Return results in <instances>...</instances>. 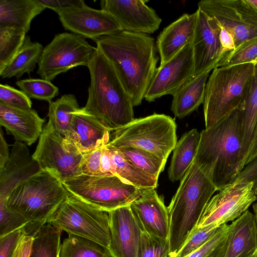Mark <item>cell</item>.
Here are the masks:
<instances>
[{
  "label": "cell",
  "mask_w": 257,
  "mask_h": 257,
  "mask_svg": "<svg viewBox=\"0 0 257 257\" xmlns=\"http://www.w3.org/2000/svg\"><path fill=\"white\" fill-rule=\"evenodd\" d=\"M62 184L70 194L107 212L130 205L147 190L128 184L116 176L82 174Z\"/></svg>",
  "instance_id": "9c48e42d"
},
{
  "label": "cell",
  "mask_w": 257,
  "mask_h": 257,
  "mask_svg": "<svg viewBox=\"0 0 257 257\" xmlns=\"http://www.w3.org/2000/svg\"><path fill=\"white\" fill-rule=\"evenodd\" d=\"M115 149L130 163L158 179L167 161L152 153L137 147H122Z\"/></svg>",
  "instance_id": "836d02e7"
},
{
  "label": "cell",
  "mask_w": 257,
  "mask_h": 257,
  "mask_svg": "<svg viewBox=\"0 0 257 257\" xmlns=\"http://www.w3.org/2000/svg\"><path fill=\"white\" fill-rule=\"evenodd\" d=\"M96 51V47L79 35L58 34L44 48L37 73L42 79L51 81L75 67L87 66Z\"/></svg>",
  "instance_id": "30bf717a"
},
{
  "label": "cell",
  "mask_w": 257,
  "mask_h": 257,
  "mask_svg": "<svg viewBox=\"0 0 257 257\" xmlns=\"http://www.w3.org/2000/svg\"><path fill=\"white\" fill-rule=\"evenodd\" d=\"M59 257H111L108 249L87 238L68 234L61 244Z\"/></svg>",
  "instance_id": "d6a6232c"
},
{
  "label": "cell",
  "mask_w": 257,
  "mask_h": 257,
  "mask_svg": "<svg viewBox=\"0 0 257 257\" xmlns=\"http://www.w3.org/2000/svg\"><path fill=\"white\" fill-rule=\"evenodd\" d=\"M194 162L217 191L236 180L244 167L241 118L238 109L200 132Z\"/></svg>",
  "instance_id": "7a4b0ae2"
},
{
  "label": "cell",
  "mask_w": 257,
  "mask_h": 257,
  "mask_svg": "<svg viewBox=\"0 0 257 257\" xmlns=\"http://www.w3.org/2000/svg\"><path fill=\"white\" fill-rule=\"evenodd\" d=\"M69 194L58 178L42 170L12 191L7 206L23 215L29 226L37 232Z\"/></svg>",
  "instance_id": "5b68a950"
},
{
  "label": "cell",
  "mask_w": 257,
  "mask_h": 257,
  "mask_svg": "<svg viewBox=\"0 0 257 257\" xmlns=\"http://www.w3.org/2000/svg\"><path fill=\"white\" fill-rule=\"evenodd\" d=\"M219 227L212 224L196 228L186 241L175 257H185L196 250L210 239Z\"/></svg>",
  "instance_id": "ab89813d"
},
{
  "label": "cell",
  "mask_w": 257,
  "mask_h": 257,
  "mask_svg": "<svg viewBox=\"0 0 257 257\" xmlns=\"http://www.w3.org/2000/svg\"><path fill=\"white\" fill-rule=\"evenodd\" d=\"M17 85L30 98L52 101L58 95L57 87L50 81L43 79H25L16 82Z\"/></svg>",
  "instance_id": "8d00e7d4"
},
{
  "label": "cell",
  "mask_w": 257,
  "mask_h": 257,
  "mask_svg": "<svg viewBox=\"0 0 257 257\" xmlns=\"http://www.w3.org/2000/svg\"><path fill=\"white\" fill-rule=\"evenodd\" d=\"M46 9H50L57 14L85 5L83 0H38Z\"/></svg>",
  "instance_id": "f6af8a7d"
},
{
  "label": "cell",
  "mask_w": 257,
  "mask_h": 257,
  "mask_svg": "<svg viewBox=\"0 0 257 257\" xmlns=\"http://www.w3.org/2000/svg\"><path fill=\"white\" fill-rule=\"evenodd\" d=\"M130 206L143 231L154 236L169 239L168 207L155 189H147Z\"/></svg>",
  "instance_id": "d6986e66"
},
{
  "label": "cell",
  "mask_w": 257,
  "mask_h": 257,
  "mask_svg": "<svg viewBox=\"0 0 257 257\" xmlns=\"http://www.w3.org/2000/svg\"><path fill=\"white\" fill-rule=\"evenodd\" d=\"M104 146L83 153L80 166L82 174L92 176H102L100 169V161Z\"/></svg>",
  "instance_id": "7bdbcfd3"
},
{
  "label": "cell",
  "mask_w": 257,
  "mask_h": 257,
  "mask_svg": "<svg viewBox=\"0 0 257 257\" xmlns=\"http://www.w3.org/2000/svg\"><path fill=\"white\" fill-rule=\"evenodd\" d=\"M93 40L113 67L134 106L141 104L157 68L154 38L122 31Z\"/></svg>",
  "instance_id": "6da1fadb"
},
{
  "label": "cell",
  "mask_w": 257,
  "mask_h": 257,
  "mask_svg": "<svg viewBox=\"0 0 257 257\" xmlns=\"http://www.w3.org/2000/svg\"><path fill=\"white\" fill-rule=\"evenodd\" d=\"M146 2L102 0L100 5L101 9L110 14L123 31L150 35L159 28L162 19Z\"/></svg>",
  "instance_id": "2e32d148"
},
{
  "label": "cell",
  "mask_w": 257,
  "mask_h": 257,
  "mask_svg": "<svg viewBox=\"0 0 257 257\" xmlns=\"http://www.w3.org/2000/svg\"><path fill=\"white\" fill-rule=\"evenodd\" d=\"M45 122L32 108L19 109L0 103V124L16 141L31 145L39 138Z\"/></svg>",
  "instance_id": "603a6c76"
},
{
  "label": "cell",
  "mask_w": 257,
  "mask_h": 257,
  "mask_svg": "<svg viewBox=\"0 0 257 257\" xmlns=\"http://www.w3.org/2000/svg\"><path fill=\"white\" fill-rule=\"evenodd\" d=\"M191 45L196 75L213 70L223 57L219 39L220 28L199 9Z\"/></svg>",
  "instance_id": "e0dca14e"
},
{
  "label": "cell",
  "mask_w": 257,
  "mask_h": 257,
  "mask_svg": "<svg viewBox=\"0 0 257 257\" xmlns=\"http://www.w3.org/2000/svg\"><path fill=\"white\" fill-rule=\"evenodd\" d=\"M198 18V11L184 14L160 33L156 42L160 58L164 64L187 45L191 44Z\"/></svg>",
  "instance_id": "7402d4cb"
},
{
  "label": "cell",
  "mask_w": 257,
  "mask_h": 257,
  "mask_svg": "<svg viewBox=\"0 0 257 257\" xmlns=\"http://www.w3.org/2000/svg\"><path fill=\"white\" fill-rule=\"evenodd\" d=\"M216 191L211 181L193 162L181 179L168 207L169 257H175L196 229L207 204Z\"/></svg>",
  "instance_id": "277c9868"
},
{
  "label": "cell",
  "mask_w": 257,
  "mask_h": 257,
  "mask_svg": "<svg viewBox=\"0 0 257 257\" xmlns=\"http://www.w3.org/2000/svg\"><path fill=\"white\" fill-rule=\"evenodd\" d=\"M42 170L38 162L31 155L27 145L16 141L9 160L0 169V200L7 199L17 186Z\"/></svg>",
  "instance_id": "ffe728a7"
},
{
  "label": "cell",
  "mask_w": 257,
  "mask_h": 257,
  "mask_svg": "<svg viewBox=\"0 0 257 257\" xmlns=\"http://www.w3.org/2000/svg\"><path fill=\"white\" fill-rule=\"evenodd\" d=\"M79 108L74 95H63L55 101L49 102L47 124L66 138L71 124L73 113Z\"/></svg>",
  "instance_id": "4dcf8cb0"
},
{
  "label": "cell",
  "mask_w": 257,
  "mask_h": 257,
  "mask_svg": "<svg viewBox=\"0 0 257 257\" xmlns=\"http://www.w3.org/2000/svg\"><path fill=\"white\" fill-rule=\"evenodd\" d=\"M257 58V37L247 40L223 56L216 67L253 63Z\"/></svg>",
  "instance_id": "74e56055"
},
{
  "label": "cell",
  "mask_w": 257,
  "mask_h": 257,
  "mask_svg": "<svg viewBox=\"0 0 257 257\" xmlns=\"http://www.w3.org/2000/svg\"><path fill=\"white\" fill-rule=\"evenodd\" d=\"M253 63H254L255 64H257V58L255 60V61H254Z\"/></svg>",
  "instance_id": "9f6ffc18"
},
{
  "label": "cell",
  "mask_w": 257,
  "mask_h": 257,
  "mask_svg": "<svg viewBox=\"0 0 257 257\" xmlns=\"http://www.w3.org/2000/svg\"><path fill=\"white\" fill-rule=\"evenodd\" d=\"M26 34L19 28L0 27V71L19 51L24 43Z\"/></svg>",
  "instance_id": "e575fe53"
},
{
  "label": "cell",
  "mask_w": 257,
  "mask_h": 257,
  "mask_svg": "<svg viewBox=\"0 0 257 257\" xmlns=\"http://www.w3.org/2000/svg\"><path fill=\"white\" fill-rule=\"evenodd\" d=\"M200 140V133L193 128L185 133L177 142L168 170L172 182L180 180L194 162Z\"/></svg>",
  "instance_id": "4316f807"
},
{
  "label": "cell",
  "mask_w": 257,
  "mask_h": 257,
  "mask_svg": "<svg viewBox=\"0 0 257 257\" xmlns=\"http://www.w3.org/2000/svg\"><path fill=\"white\" fill-rule=\"evenodd\" d=\"M47 223L68 234L87 238L108 249L110 240L108 213L71 194Z\"/></svg>",
  "instance_id": "ba28073f"
},
{
  "label": "cell",
  "mask_w": 257,
  "mask_h": 257,
  "mask_svg": "<svg viewBox=\"0 0 257 257\" xmlns=\"http://www.w3.org/2000/svg\"><path fill=\"white\" fill-rule=\"evenodd\" d=\"M87 67L90 83L85 110L110 132L134 120L132 99L111 63L97 47Z\"/></svg>",
  "instance_id": "3957f363"
},
{
  "label": "cell",
  "mask_w": 257,
  "mask_h": 257,
  "mask_svg": "<svg viewBox=\"0 0 257 257\" xmlns=\"http://www.w3.org/2000/svg\"><path fill=\"white\" fill-rule=\"evenodd\" d=\"M27 234L26 225L0 237V257H12L22 239Z\"/></svg>",
  "instance_id": "ee69618b"
},
{
  "label": "cell",
  "mask_w": 257,
  "mask_h": 257,
  "mask_svg": "<svg viewBox=\"0 0 257 257\" xmlns=\"http://www.w3.org/2000/svg\"><path fill=\"white\" fill-rule=\"evenodd\" d=\"M43 47L39 42H33L26 36L24 43L14 58L0 71L2 78H20L25 73H30L38 63Z\"/></svg>",
  "instance_id": "f546056e"
},
{
  "label": "cell",
  "mask_w": 257,
  "mask_h": 257,
  "mask_svg": "<svg viewBox=\"0 0 257 257\" xmlns=\"http://www.w3.org/2000/svg\"><path fill=\"white\" fill-rule=\"evenodd\" d=\"M110 132L94 116L82 107L73 113L65 138L84 153L107 145L110 141Z\"/></svg>",
  "instance_id": "44dd1931"
},
{
  "label": "cell",
  "mask_w": 257,
  "mask_h": 257,
  "mask_svg": "<svg viewBox=\"0 0 257 257\" xmlns=\"http://www.w3.org/2000/svg\"><path fill=\"white\" fill-rule=\"evenodd\" d=\"M108 213L111 257H138L143 230L130 205Z\"/></svg>",
  "instance_id": "ac0fdd59"
},
{
  "label": "cell",
  "mask_w": 257,
  "mask_h": 257,
  "mask_svg": "<svg viewBox=\"0 0 257 257\" xmlns=\"http://www.w3.org/2000/svg\"><path fill=\"white\" fill-rule=\"evenodd\" d=\"M211 71L195 75L172 95L171 110L176 117L182 118L203 103L206 85Z\"/></svg>",
  "instance_id": "d4e9b609"
},
{
  "label": "cell",
  "mask_w": 257,
  "mask_h": 257,
  "mask_svg": "<svg viewBox=\"0 0 257 257\" xmlns=\"http://www.w3.org/2000/svg\"><path fill=\"white\" fill-rule=\"evenodd\" d=\"M218 25L220 28L219 39L224 56L235 49V41L232 34L223 26Z\"/></svg>",
  "instance_id": "7dc6e473"
},
{
  "label": "cell",
  "mask_w": 257,
  "mask_h": 257,
  "mask_svg": "<svg viewBox=\"0 0 257 257\" xmlns=\"http://www.w3.org/2000/svg\"><path fill=\"white\" fill-rule=\"evenodd\" d=\"M32 156L42 170L52 173L62 183L82 175L83 153L47 123Z\"/></svg>",
  "instance_id": "8fae6325"
},
{
  "label": "cell",
  "mask_w": 257,
  "mask_h": 257,
  "mask_svg": "<svg viewBox=\"0 0 257 257\" xmlns=\"http://www.w3.org/2000/svg\"><path fill=\"white\" fill-rule=\"evenodd\" d=\"M111 139L108 144L115 148L137 147L167 161L177 142L176 124L168 115L154 113L115 130Z\"/></svg>",
  "instance_id": "52a82bcc"
},
{
  "label": "cell",
  "mask_w": 257,
  "mask_h": 257,
  "mask_svg": "<svg viewBox=\"0 0 257 257\" xmlns=\"http://www.w3.org/2000/svg\"><path fill=\"white\" fill-rule=\"evenodd\" d=\"M66 30L84 38H94L122 31L116 20L109 13L86 5L58 14Z\"/></svg>",
  "instance_id": "9a60e30c"
},
{
  "label": "cell",
  "mask_w": 257,
  "mask_h": 257,
  "mask_svg": "<svg viewBox=\"0 0 257 257\" xmlns=\"http://www.w3.org/2000/svg\"><path fill=\"white\" fill-rule=\"evenodd\" d=\"M106 145L103 147L102 150L100 161L101 172L102 176H114L111 155Z\"/></svg>",
  "instance_id": "c3c4849f"
},
{
  "label": "cell",
  "mask_w": 257,
  "mask_h": 257,
  "mask_svg": "<svg viewBox=\"0 0 257 257\" xmlns=\"http://www.w3.org/2000/svg\"><path fill=\"white\" fill-rule=\"evenodd\" d=\"M112 161L113 174L126 183L142 189H156L158 179L127 161L114 147L107 144Z\"/></svg>",
  "instance_id": "f1b7e54d"
},
{
  "label": "cell",
  "mask_w": 257,
  "mask_h": 257,
  "mask_svg": "<svg viewBox=\"0 0 257 257\" xmlns=\"http://www.w3.org/2000/svg\"><path fill=\"white\" fill-rule=\"evenodd\" d=\"M256 202L253 204L252 207L254 212V215L255 219V222L257 226V198L256 199Z\"/></svg>",
  "instance_id": "db71d44e"
},
{
  "label": "cell",
  "mask_w": 257,
  "mask_h": 257,
  "mask_svg": "<svg viewBox=\"0 0 257 257\" xmlns=\"http://www.w3.org/2000/svg\"><path fill=\"white\" fill-rule=\"evenodd\" d=\"M238 109L241 118L242 154L245 166L257 122V64L246 96Z\"/></svg>",
  "instance_id": "83f0119b"
},
{
  "label": "cell",
  "mask_w": 257,
  "mask_h": 257,
  "mask_svg": "<svg viewBox=\"0 0 257 257\" xmlns=\"http://www.w3.org/2000/svg\"><path fill=\"white\" fill-rule=\"evenodd\" d=\"M61 231L48 223L43 225L33 236L29 257H59Z\"/></svg>",
  "instance_id": "1f68e13d"
},
{
  "label": "cell",
  "mask_w": 257,
  "mask_h": 257,
  "mask_svg": "<svg viewBox=\"0 0 257 257\" xmlns=\"http://www.w3.org/2000/svg\"><path fill=\"white\" fill-rule=\"evenodd\" d=\"M45 9L38 0H0V27H15L27 33L33 19Z\"/></svg>",
  "instance_id": "484cf974"
},
{
  "label": "cell",
  "mask_w": 257,
  "mask_h": 257,
  "mask_svg": "<svg viewBox=\"0 0 257 257\" xmlns=\"http://www.w3.org/2000/svg\"><path fill=\"white\" fill-rule=\"evenodd\" d=\"M169 239L152 236L143 231L138 257H169Z\"/></svg>",
  "instance_id": "f35d334b"
},
{
  "label": "cell",
  "mask_w": 257,
  "mask_h": 257,
  "mask_svg": "<svg viewBox=\"0 0 257 257\" xmlns=\"http://www.w3.org/2000/svg\"><path fill=\"white\" fill-rule=\"evenodd\" d=\"M33 236L28 234L25 235L22 239L12 257H29Z\"/></svg>",
  "instance_id": "681fc988"
},
{
  "label": "cell",
  "mask_w": 257,
  "mask_h": 257,
  "mask_svg": "<svg viewBox=\"0 0 257 257\" xmlns=\"http://www.w3.org/2000/svg\"><path fill=\"white\" fill-rule=\"evenodd\" d=\"M10 156L9 146L4 138L3 132L1 128L0 133V169H2L7 163Z\"/></svg>",
  "instance_id": "f907efd6"
},
{
  "label": "cell",
  "mask_w": 257,
  "mask_h": 257,
  "mask_svg": "<svg viewBox=\"0 0 257 257\" xmlns=\"http://www.w3.org/2000/svg\"><path fill=\"white\" fill-rule=\"evenodd\" d=\"M230 224L221 225L204 244L185 257H224Z\"/></svg>",
  "instance_id": "d590c367"
},
{
  "label": "cell",
  "mask_w": 257,
  "mask_h": 257,
  "mask_svg": "<svg viewBox=\"0 0 257 257\" xmlns=\"http://www.w3.org/2000/svg\"><path fill=\"white\" fill-rule=\"evenodd\" d=\"M0 103L19 109H32L30 98L22 91L7 84L0 85Z\"/></svg>",
  "instance_id": "b9f144b4"
},
{
  "label": "cell",
  "mask_w": 257,
  "mask_h": 257,
  "mask_svg": "<svg viewBox=\"0 0 257 257\" xmlns=\"http://www.w3.org/2000/svg\"><path fill=\"white\" fill-rule=\"evenodd\" d=\"M198 9L232 34L235 48L257 37V12L247 0H203Z\"/></svg>",
  "instance_id": "7c38bea8"
},
{
  "label": "cell",
  "mask_w": 257,
  "mask_h": 257,
  "mask_svg": "<svg viewBox=\"0 0 257 257\" xmlns=\"http://www.w3.org/2000/svg\"><path fill=\"white\" fill-rule=\"evenodd\" d=\"M255 68L254 63H247L213 69L206 83L203 101L206 129L239 108L247 94Z\"/></svg>",
  "instance_id": "8992f818"
},
{
  "label": "cell",
  "mask_w": 257,
  "mask_h": 257,
  "mask_svg": "<svg viewBox=\"0 0 257 257\" xmlns=\"http://www.w3.org/2000/svg\"><path fill=\"white\" fill-rule=\"evenodd\" d=\"M196 75L191 44L157 68L145 96L149 101L165 95H173Z\"/></svg>",
  "instance_id": "5bb4252c"
},
{
  "label": "cell",
  "mask_w": 257,
  "mask_h": 257,
  "mask_svg": "<svg viewBox=\"0 0 257 257\" xmlns=\"http://www.w3.org/2000/svg\"><path fill=\"white\" fill-rule=\"evenodd\" d=\"M257 156V122L245 165Z\"/></svg>",
  "instance_id": "816d5d0a"
},
{
  "label": "cell",
  "mask_w": 257,
  "mask_h": 257,
  "mask_svg": "<svg viewBox=\"0 0 257 257\" xmlns=\"http://www.w3.org/2000/svg\"><path fill=\"white\" fill-rule=\"evenodd\" d=\"M224 257H257V226L249 210L230 224Z\"/></svg>",
  "instance_id": "cb8c5ba5"
},
{
  "label": "cell",
  "mask_w": 257,
  "mask_h": 257,
  "mask_svg": "<svg viewBox=\"0 0 257 257\" xmlns=\"http://www.w3.org/2000/svg\"><path fill=\"white\" fill-rule=\"evenodd\" d=\"M257 179V156L247 163L235 181L253 182Z\"/></svg>",
  "instance_id": "bcb514c9"
},
{
  "label": "cell",
  "mask_w": 257,
  "mask_h": 257,
  "mask_svg": "<svg viewBox=\"0 0 257 257\" xmlns=\"http://www.w3.org/2000/svg\"><path fill=\"white\" fill-rule=\"evenodd\" d=\"M248 3L257 12V0H247Z\"/></svg>",
  "instance_id": "f5cc1de1"
},
{
  "label": "cell",
  "mask_w": 257,
  "mask_h": 257,
  "mask_svg": "<svg viewBox=\"0 0 257 257\" xmlns=\"http://www.w3.org/2000/svg\"><path fill=\"white\" fill-rule=\"evenodd\" d=\"M253 186V182L235 181L218 191L207 204L196 228L220 226L240 217L256 201Z\"/></svg>",
  "instance_id": "4fadbf2b"
},
{
  "label": "cell",
  "mask_w": 257,
  "mask_h": 257,
  "mask_svg": "<svg viewBox=\"0 0 257 257\" xmlns=\"http://www.w3.org/2000/svg\"><path fill=\"white\" fill-rule=\"evenodd\" d=\"M253 183V188L254 193L256 195V198H257V179L255 181H254Z\"/></svg>",
  "instance_id": "11a10c76"
},
{
  "label": "cell",
  "mask_w": 257,
  "mask_h": 257,
  "mask_svg": "<svg viewBox=\"0 0 257 257\" xmlns=\"http://www.w3.org/2000/svg\"><path fill=\"white\" fill-rule=\"evenodd\" d=\"M7 200H0V237L22 228L29 223L21 214L7 207Z\"/></svg>",
  "instance_id": "60d3db41"
}]
</instances>
